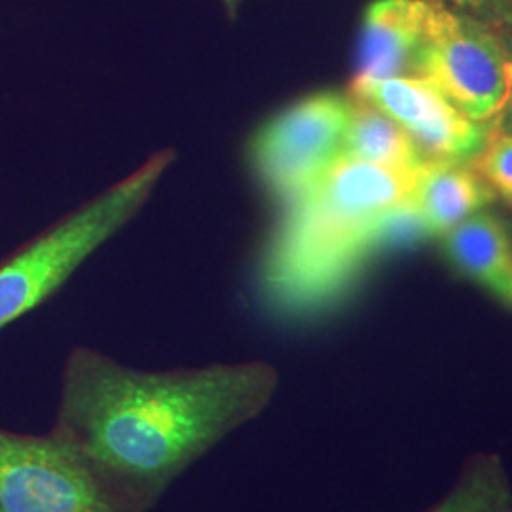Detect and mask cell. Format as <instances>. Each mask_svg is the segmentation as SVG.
Returning <instances> with one entry per match:
<instances>
[{
  "label": "cell",
  "mask_w": 512,
  "mask_h": 512,
  "mask_svg": "<svg viewBox=\"0 0 512 512\" xmlns=\"http://www.w3.org/2000/svg\"><path fill=\"white\" fill-rule=\"evenodd\" d=\"M279 374L264 361L139 370L92 348L71 351L55 439L109 512H148L222 440L258 418Z\"/></svg>",
  "instance_id": "obj_1"
},
{
  "label": "cell",
  "mask_w": 512,
  "mask_h": 512,
  "mask_svg": "<svg viewBox=\"0 0 512 512\" xmlns=\"http://www.w3.org/2000/svg\"><path fill=\"white\" fill-rule=\"evenodd\" d=\"M420 171L340 158L283 205L260 264V287L272 310L304 317L346 293L366 264L384 253L380 222L414 194Z\"/></svg>",
  "instance_id": "obj_2"
},
{
  "label": "cell",
  "mask_w": 512,
  "mask_h": 512,
  "mask_svg": "<svg viewBox=\"0 0 512 512\" xmlns=\"http://www.w3.org/2000/svg\"><path fill=\"white\" fill-rule=\"evenodd\" d=\"M171 150L154 154L124 181L78 207L0 266V329L35 310L90 256L122 230L152 196Z\"/></svg>",
  "instance_id": "obj_3"
},
{
  "label": "cell",
  "mask_w": 512,
  "mask_h": 512,
  "mask_svg": "<svg viewBox=\"0 0 512 512\" xmlns=\"http://www.w3.org/2000/svg\"><path fill=\"white\" fill-rule=\"evenodd\" d=\"M410 76L429 82L467 118L490 126L505 112L511 92L505 35L433 0L427 37Z\"/></svg>",
  "instance_id": "obj_4"
},
{
  "label": "cell",
  "mask_w": 512,
  "mask_h": 512,
  "mask_svg": "<svg viewBox=\"0 0 512 512\" xmlns=\"http://www.w3.org/2000/svg\"><path fill=\"white\" fill-rule=\"evenodd\" d=\"M353 112L349 93H311L256 129L249 162L275 202L287 205L317 183L342 156Z\"/></svg>",
  "instance_id": "obj_5"
},
{
  "label": "cell",
  "mask_w": 512,
  "mask_h": 512,
  "mask_svg": "<svg viewBox=\"0 0 512 512\" xmlns=\"http://www.w3.org/2000/svg\"><path fill=\"white\" fill-rule=\"evenodd\" d=\"M0 512L109 511L61 440L0 431Z\"/></svg>",
  "instance_id": "obj_6"
},
{
  "label": "cell",
  "mask_w": 512,
  "mask_h": 512,
  "mask_svg": "<svg viewBox=\"0 0 512 512\" xmlns=\"http://www.w3.org/2000/svg\"><path fill=\"white\" fill-rule=\"evenodd\" d=\"M349 93L401 124L431 160L473 162L490 133L418 76L353 80Z\"/></svg>",
  "instance_id": "obj_7"
},
{
  "label": "cell",
  "mask_w": 512,
  "mask_h": 512,
  "mask_svg": "<svg viewBox=\"0 0 512 512\" xmlns=\"http://www.w3.org/2000/svg\"><path fill=\"white\" fill-rule=\"evenodd\" d=\"M433 0H374L366 6L353 80L410 76L420 52Z\"/></svg>",
  "instance_id": "obj_8"
},
{
  "label": "cell",
  "mask_w": 512,
  "mask_h": 512,
  "mask_svg": "<svg viewBox=\"0 0 512 512\" xmlns=\"http://www.w3.org/2000/svg\"><path fill=\"white\" fill-rule=\"evenodd\" d=\"M414 203L429 238L448 230L494 202V190L478 175L475 165L456 160H429L420 171Z\"/></svg>",
  "instance_id": "obj_9"
},
{
  "label": "cell",
  "mask_w": 512,
  "mask_h": 512,
  "mask_svg": "<svg viewBox=\"0 0 512 512\" xmlns=\"http://www.w3.org/2000/svg\"><path fill=\"white\" fill-rule=\"evenodd\" d=\"M450 262L512 308V241L503 220L478 211L442 236Z\"/></svg>",
  "instance_id": "obj_10"
},
{
  "label": "cell",
  "mask_w": 512,
  "mask_h": 512,
  "mask_svg": "<svg viewBox=\"0 0 512 512\" xmlns=\"http://www.w3.org/2000/svg\"><path fill=\"white\" fill-rule=\"evenodd\" d=\"M340 158L412 171L431 160L401 124L357 97Z\"/></svg>",
  "instance_id": "obj_11"
},
{
  "label": "cell",
  "mask_w": 512,
  "mask_h": 512,
  "mask_svg": "<svg viewBox=\"0 0 512 512\" xmlns=\"http://www.w3.org/2000/svg\"><path fill=\"white\" fill-rule=\"evenodd\" d=\"M429 512H512L511 486L499 458L480 459Z\"/></svg>",
  "instance_id": "obj_12"
},
{
  "label": "cell",
  "mask_w": 512,
  "mask_h": 512,
  "mask_svg": "<svg viewBox=\"0 0 512 512\" xmlns=\"http://www.w3.org/2000/svg\"><path fill=\"white\" fill-rule=\"evenodd\" d=\"M478 175L501 196L512 203V133L505 129H494L480 154L473 160Z\"/></svg>",
  "instance_id": "obj_13"
},
{
  "label": "cell",
  "mask_w": 512,
  "mask_h": 512,
  "mask_svg": "<svg viewBox=\"0 0 512 512\" xmlns=\"http://www.w3.org/2000/svg\"><path fill=\"white\" fill-rule=\"evenodd\" d=\"M442 4L454 6L456 12L482 19L490 25H501L511 10L512 0H440Z\"/></svg>",
  "instance_id": "obj_14"
},
{
  "label": "cell",
  "mask_w": 512,
  "mask_h": 512,
  "mask_svg": "<svg viewBox=\"0 0 512 512\" xmlns=\"http://www.w3.org/2000/svg\"><path fill=\"white\" fill-rule=\"evenodd\" d=\"M505 40H507V48H509V55H511V92H509V101H507L505 110H511L512 112V35H505Z\"/></svg>",
  "instance_id": "obj_15"
},
{
  "label": "cell",
  "mask_w": 512,
  "mask_h": 512,
  "mask_svg": "<svg viewBox=\"0 0 512 512\" xmlns=\"http://www.w3.org/2000/svg\"><path fill=\"white\" fill-rule=\"evenodd\" d=\"M224 2V6H226V10L234 16L236 14V10H238L239 0H222Z\"/></svg>",
  "instance_id": "obj_16"
},
{
  "label": "cell",
  "mask_w": 512,
  "mask_h": 512,
  "mask_svg": "<svg viewBox=\"0 0 512 512\" xmlns=\"http://www.w3.org/2000/svg\"><path fill=\"white\" fill-rule=\"evenodd\" d=\"M501 25H505V27H509V29H512V6L511 10H509V14L505 16V19H503V23Z\"/></svg>",
  "instance_id": "obj_17"
}]
</instances>
